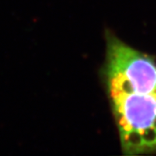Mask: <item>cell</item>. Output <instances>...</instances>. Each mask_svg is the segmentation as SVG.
Listing matches in <instances>:
<instances>
[{
	"label": "cell",
	"mask_w": 156,
	"mask_h": 156,
	"mask_svg": "<svg viewBox=\"0 0 156 156\" xmlns=\"http://www.w3.org/2000/svg\"><path fill=\"white\" fill-rule=\"evenodd\" d=\"M103 76L124 154H156V62L107 32Z\"/></svg>",
	"instance_id": "cell-1"
}]
</instances>
